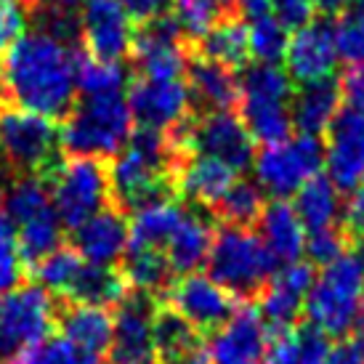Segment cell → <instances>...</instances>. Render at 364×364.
<instances>
[{
  "label": "cell",
  "instance_id": "54",
  "mask_svg": "<svg viewBox=\"0 0 364 364\" xmlns=\"http://www.w3.org/2000/svg\"><path fill=\"white\" fill-rule=\"evenodd\" d=\"M356 253H359V258H362V261H364V237H362V240H356Z\"/></svg>",
  "mask_w": 364,
  "mask_h": 364
},
{
  "label": "cell",
  "instance_id": "38",
  "mask_svg": "<svg viewBox=\"0 0 364 364\" xmlns=\"http://www.w3.org/2000/svg\"><path fill=\"white\" fill-rule=\"evenodd\" d=\"M82 266V258L80 253L75 250V247H56L51 255H46L41 263H35L30 269L32 279L38 284H43L46 290H51V293L61 295L67 290V284L72 282V277L77 274V269Z\"/></svg>",
  "mask_w": 364,
  "mask_h": 364
},
{
  "label": "cell",
  "instance_id": "47",
  "mask_svg": "<svg viewBox=\"0 0 364 364\" xmlns=\"http://www.w3.org/2000/svg\"><path fill=\"white\" fill-rule=\"evenodd\" d=\"M341 226H343L351 242L362 240L364 237V183L356 186L354 192L348 194V200L343 205V213H341Z\"/></svg>",
  "mask_w": 364,
  "mask_h": 364
},
{
  "label": "cell",
  "instance_id": "43",
  "mask_svg": "<svg viewBox=\"0 0 364 364\" xmlns=\"http://www.w3.org/2000/svg\"><path fill=\"white\" fill-rule=\"evenodd\" d=\"M295 341H298V356L301 364H324L330 354V335L319 330L314 322L304 319L295 324Z\"/></svg>",
  "mask_w": 364,
  "mask_h": 364
},
{
  "label": "cell",
  "instance_id": "12",
  "mask_svg": "<svg viewBox=\"0 0 364 364\" xmlns=\"http://www.w3.org/2000/svg\"><path fill=\"white\" fill-rule=\"evenodd\" d=\"M324 133V165L330 173L327 178L338 192L351 194L364 183V114L351 107H341Z\"/></svg>",
  "mask_w": 364,
  "mask_h": 364
},
{
  "label": "cell",
  "instance_id": "3",
  "mask_svg": "<svg viewBox=\"0 0 364 364\" xmlns=\"http://www.w3.org/2000/svg\"><path fill=\"white\" fill-rule=\"evenodd\" d=\"M208 272L213 282L221 284L240 304H258L277 272V261L261 234L242 226L218 223L208 253Z\"/></svg>",
  "mask_w": 364,
  "mask_h": 364
},
{
  "label": "cell",
  "instance_id": "35",
  "mask_svg": "<svg viewBox=\"0 0 364 364\" xmlns=\"http://www.w3.org/2000/svg\"><path fill=\"white\" fill-rule=\"evenodd\" d=\"M181 205L165 203L149 210L136 213L131 218V234H128V247H154L165 250V245L171 242L173 232L181 223Z\"/></svg>",
  "mask_w": 364,
  "mask_h": 364
},
{
  "label": "cell",
  "instance_id": "44",
  "mask_svg": "<svg viewBox=\"0 0 364 364\" xmlns=\"http://www.w3.org/2000/svg\"><path fill=\"white\" fill-rule=\"evenodd\" d=\"M27 30V11L16 0H0V56Z\"/></svg>",
  "mask_w": 364,
  "mask_h": 364
},
{
  "label": "cell",
  "instance_id": "4",
  "mask_svg": "<svg viewBox=\"0 0 364 364\" xmlns=\"http://www.w3.org/2000/svg\"><path fill=\"white\" fill-rule=\"evenodd\" d=\"M304 311L309 322L333 338L364 330V261L359 253H343L324 266L306 295Z\"/></svg>",
  "mask_w": 364,
  "mask_h": 364
},
{
  "label": "cell",
  "instance_id": "33",
  "mask_svg": "<svg viewBox=\"0 0 364 364\" xmlns=\"http://www.w3.org/2000/svg\"><path fill=\"white\" fill-rule=\"evenodd\" d=\"M173 16L181 24L186 41L192 43L223 21L242 19L237 0H173Z\"/></svg>",
  "mask_w": 364,
  "mask_h": 364
},
{
  "label": "cell",
  "instance_id": "19",
  "mask_svg": "<svg viewBox=\"0 0 364 364\" xmlns=\"http://www.w3.org/2000/svg\"><path fill=\"white\" fill-rule=\"evenodd\" d=\"M131 221L114 205L99 210L85 223L70 232V247L80 253L82 261L99 266H117L128 247Z\"/></svg>",
  "mask_w": 364,
  "mask_h": 364
},
{
  "label": "cell",
  "instance_id": "1",
  "mask_svg": "<svg viewBox=\"0 0 364 364\" xmlns=\"http://www.w3.org/2000/svg\"><path fill=\"white\" fill-rule=\"evenodd\" d=\"M0 99L64 122L77 104L72 48L46 32H27L0 56Z\"/></svg>",
  "mask_w": 364,
  "mask_h": 364
},
{
  "label": "cell",
  "instance_id": "18",
  "mask_svg": "<svg viewBox=\"0 0 364 364\" xmlns=\"http://www.w3.org/2000/svg\"><path fill=\"white\" fill-rule=\"evenodd\" d=\"M128 107L136 125H149L162 131L192 112L183 80H146L139 75L128 85Z\"/></svg>",
  "mask_w": 364,
  "mask_h": 364
},
{
  "label": "cell",
  "instance_id": "52",
  "mask_svg": "<svg viewBox=\"0 0 364 364\" xmlns=\"http://www.w3.org/2000/svg\"><path fill=\"white\" fill-rule=\"evenodd\" d=\"M311 3L322 16H338L348 6V0H311Z\"/></svg>",
  "mask_w": 364,
  "mask_h": 364
},
{
  "label": "cell",
  "instance_id": "26",
  "mask_svg": "<svg viewBox=\"0 0 364 364\" xmlns=\"http://www.w3.org/2000/svg\"><path fill=\"white\" fill-rule=\"evenodd\" d=\"M261 240L266 242L269 253L274 255L277 263H295L301 261L306 250V229L293 205L284 200H272L266 203V210L261 215Z\"/></svg>",
  "mask_w": 364,
  "mask_h": 364
},
{
  "label": "cell",
  "instance_id": "50",
  "mask_svg": "<svg viewBox=\"0 0 364 364\" xmlns=\"http://www.w3.org/2000/svg\"><path fill=\"white\" fill-rule=\"evenodd\" d=\"M324 364H364V351L356 335L341 338L335 346H330V354Z\"/></svg>",
  "mask_w": 364,
  "mask_h": 364
},
{
  "label": "cell",
  "instance_id": "10",
  "mask_svg": "<svg viewBox=\"0 0 364 364\" xmlns=\"http://www.w3.org/2000/svg\"><path fill=\"white\" fill-rule=\"evenodd\" d=\"M160 298L144 290H131L114 309V338L109 364H160L154 348V314Z\"/></svg>",
  "mask_w": 364,
  "mask_h": 364
},
{
  "label": "cell",
  "instance_id": "34",
  "mask_svg": "<svg viewBox=\"0 0 364 364\" xmlns=\"http://www.w3.org/2000/svg\"><path fill=\"white\" fill-rule=\"evenodd\" d=\"M61 221L56 210L48 208V210L38 213L35 218L19 223V232H16V245H19V255L24 266H27V274L35 263H41L46 255H51L56 247H61Z\"/></svg>",
  "mask_w": 364,
  "mask_h": 364
},
{
  "label": "cell",
  "instance_id": "31",
  "mask_svg": "<svg viewBox=\"0 0 364 364\" xmlns=\"http://www.w3.org/2000/svg\"><path fill=\"white\" fill-rule=\"evenodd\" d=\"M263 210H266V197H263L261 183L250 178H237L229 186V192L210 208L218 223L242 226V229H255L261 223Z\"/></svg>",
  "mask_w": 364,
  "mask_h": 364
},
{
  "label": "cell",
  "instance_id": "53",
  "mask_svg": "<svg viewBox=\"0 0 364 364\" xmlns=\"http://www.w3.org/2000/svg\"><path fill=\"white\" fill-rule=\"evenodd\" d=\"M16 3H19L21 9L27 11V14H30V11L35 9V6H38V0H16Z\"/></svg>",
  "mask_w": 364,
  "mask_h": 364
},
{
  "label": "cell",
  "instance_id": "27",
  "mask_svg": "<svg viewBox=\"0 0 364 364\" xmlns=\"http://www.w3.org/2000/svg\"><path fill=\"white\" fill-rule=\"evenodd\" d=\"M189 48L205 59L218 61L229 70H245L250 64V32L240 21H223L210 32H205L200 41H189Z\"/></svg>",
  "mask_w": 364,
  "mask_h": 364
},
{
  "label": "cell",
  "instance_id": "37",
  "mask_svg": "<svg viewBox=\"0 0 364 364\" xmlns=\"http://www.w3.org/2000/svg\"><path fill=\"white\" fill-rule=\"evenodd\" d=\"M338 59L348 67L364 64V3H348L333 24Z\"/></svg>",
  "mask_w": 364,
  "mask_h": 364
},
{
  "label": "cell",
  "instance_id": "42",
  "mask_svg": "<svg viewBox=\"0 0 364 364\" xmlns=\"http://www.w3.org/2000/svg\"><path fill=\"white\" fill-rule=\"evenodd\" d=\"M351 237L346 232L341 223L335 226H327V229H319V232H311L306 237V250L309 255V263L311 266H330L333 261H338L343 253H348L351 247Z\"/></svg>",
  "mask_w": 364,
  "mask_h": 364
},
{
  "label": "cell",
  "instance_id": "48",
  "mask_svg": "<svg viewBox=\"0 0 364 364\" xmlns=\"http://www.w3.org/2000/svg\"><path fill=\"white\" fill-rule=\"evenodd\" d=\"M122 11L136 24L160 19L165 14H173V0H120Z\"/></svg>",
  "mask_w": 364,
  "mask_h": 364
},
{
  "label": "cell",
  "instance_id": "49",
  "mask_svg": "<svg viewBox=\"0 0 364 364\" xmlns=\"http://www.w3.org/2000/svg\"><path fill=\"white\" fill-rule=\"evenodd\" d=\"M341 91H343V102L364 114V64L348 67L341 77Z\"/></svg>",
  "mask_w": 364,
  "mask_h": 364
},
{
  "label": "cell",
  "instance_id": "55",
  "mask_svg": "<svg viewBox=\"0 0 364 364\" xmlns=\"http://www.w3.org/2000/svg\"><path fill=\"white\" fill-rule=\"evenodd\" d=\"M0 171H3V168H0ZM3 173H6V171H3Z\"/></svg>",
  "mask_w": 364,
  "mask_h": 364
},
{
  "label": "cell",
  "instance_id": "13",
  "mask_svg": "<svg viewBox=\"0 0 364 364\" xmlns=\"http://www.w3.org/2000/svg\"><path fill=\"white\" fill-rule=\"evenodd\" d=\"M80 46L99 61L131 59L133 27L120 0H82Z\"/></svg>",
  "mask_w": 364,
  "mask_h": 364
},
{
  "label": "cell",
  "instance_id": "20",
  "mask_svg": "<svg viewBox=\"0 0 364 364\" xmlns=\"http://www.w3.org/2000/svg\"><path fill=\"white\" fill-rule=\"evenodd\" d=\"M181 210V223L173 232L171 242L165 245V255H168V263L176 277L197 274V269L208 263L213 237L218 229V221L210 213V208L183 203Z\"/></svg>",
  "mask_w": 364,
  "mask_h": 364
},
{
  "label": "cell",
  "instance_id": "14",
  "mask_svg": "<svg viewBox=\"0 0 364 364\" xmlns=\"http://www.w3.org/2000/svg\"><path fill=\"white\" fill-rule=\"evenodd\" d=\"M284 61H287V77L295 85H309V82L333 77L338 67L333 21L322 16L295 32L287 43Z\"/></svg>",
  "mask_w": 364,
  "mask_h": 364
},
{
  "label": "cell",
  "instance_id": "32",
  "mask_svg": "<svg viewBox=\"0 0 364 364\" xmlns=\"http://www.w3.org/2000/svg\"><path fill=\"white\" fill-rule=\"evenodd\" d=\"M72 67L75 85L82 96H117L125 91V82H131L122 64L93 59L82 46H72Z\"/></svg>",
  "mask_w": 364,
  "mask_h": 364
},
{
  "label": "cell",
  "instance_id": "40",
  "mask_svg": "<svg viewBox=\"0 0 364 364\" xmlns=\"http://www.w3.org/2000/svg\"><path fill=\"white\" fill-rule=\"evenodd\" d=\"M30 279L27 266L19 255L16 232L6 213H0V298L11 290H16Z\"/></svg>",
  "mask_w": 364,
  "mask_h": 364
},
{
  "label": "cell",
  "instance_id": "51",
  "mask_svg": "<svg viewBox=\"0 0 364 364\" xmlns=\"http://www.w3.org/2000/svg\"><path fill=\"white\" fill-rule=\"evenodd\" d=\"M237 3H240V14L247 16L250 21L263 19L272 11V0H237Z\"/></svg>",
  "mask_w": 364,
  "mask_h": 364
},
{
  "label": "cell",
  "instance_id": "29",
  "mask_svg": "<svg viewBox=\"0 0 364 364\" xmlns=\"http://www.w3.org/2000/svg\"><path fill=\"white\" fill-rule=\"evenodd\" d=\"M237 112H240V117H242L245 125H247L250 136H253L255 141H261L263 146L290 141L293 117H290V104L287 102H272V99H250V96H242Z\"/></svg>",
  "mask_w": 364,
  "mask_h": 364
},
{
  "label": "cell",
  "instance_id": "28",
  "mask_svg": "<svg viewBox=\"0 0 364 364\" xmlns=\"http://www.w3.org/2000/svg\"><path fill=\"white\" fill-rule=\"evenodd\" d=\"M293 210L298 213L304 229L309 232L335 226V223H341V192L335 189V183L327 176L316 173L295 192Z\"/></svg>",
  "mask_w": 364,
  "mask_h": 364
},
{
  "label": "cell",
  "instance_id": "39",
  "mask_svg": "<svg viewBox=\"0 0 364 364\" xmlns=\"http://www.w3.org/2000/svg\"><path fill=\"white\" fill-rule=\"evenodd\" d=\"M19 356L24 364H109L107 356L88 354V351L77 348L75 343H70L64 335L46 338L38 346L21 351Z\"/></svg>",
  "mask_w": 364,
  "mask_h": 364
},
{
  "label": "cell",
  "instance_id": "46",
  "mask_svg": "<svg viewBox=\"0 0 364 364\" xmlns=\"http://www.w3.org/2000/svg\"><path fill=\"white\" fill-rule=\"evenodd\" d=\"M274 19L282 24L284 30H304L306 24L314 21V9L311 0H272Z\"/></svg>",
  "mask_w": 364,
  "mask_h": 364
},
{
  "label": "cell",
  "instance_id": "5",
  "mask_svg": "<svg viewBox=\"0 0 364 364\" xmlns=\"http://www.w3.org/2000/svg\"><path fill=\"white\" fill-rule=\"evenodd\" d=\"M133 131V114L128 99L117 96H82L70 112V117L59 122L61 149L70 157H117L128 144Z\"/></svg>",
  "mask_w": 364,
  "mask_h": 364
},
{
  "label": "cell",
  "instance_id": "45",
  "mask_svg": "<svg viewBox=\"0 0 364 364\" xmlns=\"http://www.w3.org/2000/svg\"><path fill=\"white\" fill-rule=\"evenodd\" d=\"M266 333H269V348H266L263 364H301L295 327H287V330L266 327Z\"/></svg>",
  "mask_w": 364,
  "mask_h": 364
},
{
  "label": "cell",
  "instance_id": "9",
  "mask_svg": "<svg viewBox=\"0 0 364 364\" xmlns=\"http://www.w3.org/2000/svg\"><path fill=\"white\" fill-rule=\"evenodd\" d=\"M160 301L173 306L208 341L232 322V316L242 306L232 293H226L221 284H215L210 277L203 274L176 277Z\"/></svg>",
  "mask_w": 364,
  "mask_h": 364
},
{
  "label": "cell",
  "instance_id": "15",
  "mask_svg": "<svg viewBox=\"0 0 364 364\" xmlns=\"http://www.w3.org/2000/svg\"><path fill=\"white\" fill-rule=\"evenodd\" d=\"M183 82L189 91V104L197 114L210 112H234L240 107L242 91L234 70L223 67L218 61H210L186 48V67H183Z\"/></svg>",
  "mask_w": 364,
  "mask_h": 364
},
{
  "label": "cell",
  "instance_id": "7",
  "mask_svg": "<svg viewBox=\"0 0 364 364\" xmlns=\"http://www.w3.org/2000/svg\"><path fill=\"white\" fill-rule=\"evenodd\" d=\"M56 333V295L38 282H24L0 298V364Z\"/></svg>",
  "mask_w": 364,
  "mask_h": 364
},
{
  "label": "cell",
  "instance_id": "41",
  "mask_svg": "<svg viewBox=\"0 0 364 364\" xmlns=\"http://www.w3.org/2000/svg\"><path fill=\"white\" fill-rule=\"evenodd\" d=\"M250 56L258 59V64H279L287 53V30L274 16L255 19L250 27Z\"/></svg>",
  "mask_w": 364,
  "mask_h": 364
},
{
  "label": "cell",
  "instance_id": "30",
  "mask_svg": "<svg viewBox=\"0 0 364 364\" xmlns=\"http://www.w3.org/2000/svg\"><path fill=\"white\" fill-rule=\"evenodd\" d=\"M120 269L131 284V290H144L157 298H162L176 279L165 250H154V247H125Z\"/></svg>",
  "mask_w": 364,
  "mask_h": 364
},
{
  "label": "cell",
  "instance_id": "22",
  "mask_svg": "<svg viewBox=\"0 0 364 364\" xmlns=\"http://www.w3.org/2000/svg\"><path fill=\"white\" fill-rule=\"evenodd\" d=\"M341 104H343L341 77L333 75L309 85H298L290 99V117L301 133L322 136L335 114L341 112Z\"/></svg>",
  "mask_w": 364,
  "mask_h": 364
},
{
  "label": "cell",
  "instance_id": "2",
  "mask_svg": "<svg viewBox=\"0 0 364 364\" xmlns=\"http://www.w3.org/2000/svg\"><path fill=\"white\" fill-rule=\"evenodd\" d=\"M64 160L59 122L0 99V168L11 178L32 176L48 183Z\"/></svg>",
  "mask_w": 364,
  "mask_h": 364
},
{
  "label": "cell",
  "instance_id": "25",
  "mask_svg": "<svg viewBox=\"0 0 364 364\" xmlns=\"http://www.w3.org/2000/svg\"><path fill=\"white\" fill-rule=\"evenodd\" d=\"M152 333L160 364H183L208 348L205 343L208 338H203L173 306L162 304V301L154 314Z\"/></svg>",
  "mask_w": 364,
  "mask_h": 364
},
{
  "label": "cell",
  "instance_id": "17",
  "mask_svg": "<svg viewBox=\"0 0 364 364\" xmlns=\"http://www.w3.org/2000/svg\"><path fill=\"white\" fill-rule=\"evenodd\" d=\"M314 266L304 261H295L274 272L272 282L266 284L263 295L258 298V309L263 314L266 327L274 330H287L301 322V314L306 306V295L311 290Z\"/></svg>",
  "mask_w": 364,
  "mask_h": 364
},
{
  "label": "cell",
  "instance_id": "11",
  "mask_svg": "<svg viewBox=\"0 0 364 364\" xmlns=\"http://www.w3.org/2000/svg\"><path fill=\"white\" fill-rule=\"evenodd\" d=\"M192 154H203L245 173L255 162V139L250 136L240 112L197 114L192 133Z\"/></svg>",
  "mask_w": 364,
  "mask_h": 364
},
{
  "label": "cell",
  "instance_id": "36",
  "mask_svg": "<svg viewBox=\"0 0 364 364\" xmlns=\"http://www.w3.org/2000/svg\"><path fill=\"white\" fill-rule=\"evenodd\" d=\"M240 91L250 99H272V102L290 104L295 88L287 72L279 70V64H253V67L242 70Z\"/></svg>",
  "mask_w": 364,
  "mask_h": 364
},
{
  "label": "cell",
  "instance_id": "21",
  "mask_svg": "<svg viewBox=\"0 0 364 364\" xmlns=\"http://www.w3.org/2000/svg\"><path fill=\"white\" fill-rule=\"evenodd\" d=\"M56 330L82 351L109 359L112 338H114V311L102 306L72 304L56 295Z\"/></svg>",
  "mask_w": 364,
  "mask_h": 364
},
{
  "label": "cell",
  "instance_id": "8",
  "mask_svg": "<svg viewBox=\"0 0 364 364\" xmlns=\"http://www.w3.org/2000/svg\"><path fill=\"white\" fill-rule=\"evenodd\" d=\"M253 165L263 192L274 194V200H284L322 171L324 141L319 136L301 133L293 141L263 146L255 152Z\"/></svg>",
  "mask_w": 364,
  "mask_h": 364
},
{
  "label": "cell",
  "instance_id": "6",
  "mask_svg": "<svg viewBox=\"0 0 364 364\" xmlns=\"http://www.w3.org/2000/svg\"><path fill=\"white\" fill-rule=\"evenodd\" d=\"M48 189L61 226L72 232L112 205L109 162L102 157H67Z\"/></svg>",
  "mask_w": 364,
  "mask_h": 364
},
{
  "label": "cell",
  "instance_id": "24",
  "mask_svg": "<svg viewBox=\"0 0 364 364\" xmlns=\"http://www.w3.org/2000/svg\"><path fill=\"white\" fill-rule=\"evenodd\" d=\"M128 293H131V284L125 279L120 263L117 266H99V263L82 261V266L72 277V282L67 284L61 298H67L72 304L102 306V309L114 311Z\"/></svg>",
  "mask_w": 364,
  "mask_h": 364
},
{
  "label": "cell",
  "instance_id": "23",
  "mask_svg": "<svg viewBox=\"0 0 364 364\" xmlns=\"http://www.w3.org/2000/svg\"><path fill=\"white\" fill-rule=\"evenodd\" d=\"M234 181H237V173H234L229 165L213 160V157L192 154V157L178 168L176 192H178V200H181V203L213 208L223 194L229 192V186H232Z\"/></svg>",
  "mask_w": 364,
  "mask_h": 364
},
{
  "label": "cell",
  "instance_id": "16",
  "mask_svg": "<svg viewBox=\"0 0 364 364\" xmlns=\"http://www.w3.org/2000/svg\"><path fill=\"white\" fill-rule=\"evenodd\" d=\"M269 333L258 304H242L232 322L210 338V364H263Z\"/></svg>",
  "mask_w": 364,
  "mask_h": 364
}]
</instances>
